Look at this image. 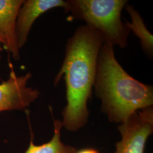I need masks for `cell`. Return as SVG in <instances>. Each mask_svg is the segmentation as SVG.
<instances>
[{
	"label": "cell",
	"instance_id": "cell-1",
	"mask_svg": "<svg viewBox=\"0 0 153 153\" xmlns=\"http://www.w3.org/2000/svg\"><path fill=\"white\" fill-rule=\"evenodd\" d=\"M103 43L102 35L86 24L76 28L66 42L64 59L54 86L64 77L67 103L62 111L61 121L68 131H78L88 124V104L92 99L97 59Z\"/></svg>",
	"mask_w": 153,
	"mask_h": 153
},
{
	"label": "cell",
	"instance_id": "cell-2",
	"mask_svg": "<svg viewBox=\"0 0 153 153\" xmlns=\"http://www.w3.org/2000/svg\"><path fill=\"white\" fill-rule=\"evenodd\" d=\"M94 91L101 112L112 123L122 124L137 111L153 105V86L129 74L117 60L114 47L105 43L99 52Z\"/></svg>",
	"mask_w": 153,
	"mask_h": 153
},
{
	"label": "cell",
	"instance_id": "cell-3",
	"mask_svg": "<svg viewBox=\"0 0 153 153\" xmlns=\"http://www.w3.org/2000/svg\"><path fill=\"white\" fill-rule=\"evenodd\" d=\"M65 13L72 19L83 21L97 31L104 43L125 48L131 33L121 20L128 0H67Z\"/></svg>",
	"mask_w": 153,
	"mask_h": 153
},
{
	"label": "cell",
	"instance_id": "cell-4",
	"mask_svg": "<svg viewBox=\"0 0 153 153\" xmlns=\"http://www.w3.org/2000/svg\"><path fill=\"white\" fill-rule=\"evenodd\" d=\"M117 129L121 139L114 153H145L146 142L153 133V107L140 109L131 115Z\"/></svg>",
	"mask_w": 153,
	"mask_h": 153
},
{
	"label": "cell",
	"instance_id": "cell-5",
	"mask_svg": "<svg viewBox=\"0 0 153 153\" xmlns=\"http://www.w3.org/2000/svg\"><path fill=\"white\" fill-rule=\"evenodd\" d=\"M10 72L6 81L0 84V112L11 110H24L38 98L40 92L38 88L28 87L32 74L17 76L11 62Z\"/></svg>",
	"mask_w": 153,
	"mask_h": 153
},
{
	"label": "cell",
	"instance_id": "cell-6",
	"mask_svg": "<svg viewBox=\"0 0 153 153\" xmlns=\"http://www.w3.org/2000/svg\"><path fill=\"white\" fill-rule=\"evenodd\" d=\"M66 6V1L63 0H24L18 13L16 24L19 49L26 43L33 24L39 16L56 7H62L64 9Z\"/></svg>",
	"mask_w": 153,
	"mask_h": 153
},
{
	"label": "cell",
	"instance_id": "cell-7",
	"mask_svg": "<svg viewBox=\"0 0 153 153\" xmlns=\"http://www.w3.org/2000/svg\"><path fill=\"white\" fill-rule=\"evenodd\" d=\"M23 1L0 0V53L3 48L16 60H19L20 49L16 39V24Z\"/></svg>",
	"mask_w": 153,
	"mask_h": 153
},
{
	"label": "cell",
	"instance_id": "cell-8",
	"mask_svg": "<svg viewBox=\"0 0 153 153\" xmlns=\"http://www.w3.org/2000/svg\"><path fill=\"white\" fill-rule=\"evenodd\" d=\"M129 14L131 22L126 21V27L140 39V44L145 54L150 60L153 57V36L148 30L142 16L134 7L128 4L125 6Z\"/></svg>",
	"mask_w": 153,
	"mask_h": 153
},
{
	"label": "cell",
	"instance_id": "cell-9",
	"mask_svg": "<svg viewBox=\"0 0 153 153\" xmlns=\"http://www.w3.org/2000/svg\"><path fill=\"white\" fill-rule=\"evenodd\" d=\"M49 109L52 116V108L50 106ZM54 133L53 136L49 142L40 145H36L33 143V135L29 146L25 153H76V148L71 145L65 144L61 141V132L62 123L60 120H55L53 116Z\"/></svg>",
	"mask_w": 153,
	"mask_h": 153
},
{
	"label": "cell",
	"instance_id": "cell-10",
	"mask_svg": "<svg viewBox=\"0 0 153 153\" xmlns=\"http://www.w3.org/2000/svg\"><path fill=\"white\" fill-rule=\"evenodd\" d=\"M76 153H100L98 150L92 148H83L76 150Z\"/></svg>",
	"mask_w": 153,
	"mask_h": 153
}]
</instances>
